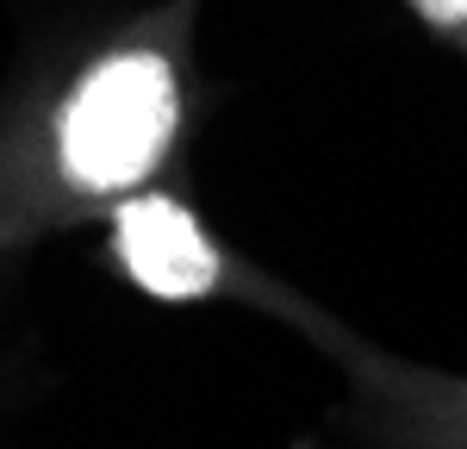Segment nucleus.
<instances>
[{"instance_id":"obj_1","label":"nucleus","mask_w":467,"mask_h":449,"mask_svg":"<svg viewBox=\"0 0 467 449\" xmlns=\"http://www.w3.org/2000/svg\"><path fill=\"white\" fill-rule=\"evenodd\" d=\"M200 0L119 19L0 131V231H44L162 187L193 119Z\"/></svg>"},{"instance_id":"obj_2","label":"nucleus","mask_w":467,"mask_h":449,"mask_svg":"<svg viewBox=\"0 0 467 449\" xmlns=\"http://www.w3.org/2000/svg\"><path fill=\"white\" fill-rule=\"evenodd\" d=\"M107 256L150 299H181V306L187 299H255V306L293 312L318 343L337 337L318 312H306L293 294H281L275 281H262L255 268H244L175 187H144L125 206H112L107 213Z\"/></svg>"},{"instance_id":"obj_3","label":"nucleus","mask_w":467,"mask_h":449,"mask_svg":"<svg viewBox=\"0 0 467 449\" xmlns=\"http://www.w3.org/2000/svg\"><path fill=\"white\" fill-rule=\"evenodd\" d=\"M343 369H349V406L343 424L361 444L380 449H467V374L442 369H411L380 350H368L356 337H330L324 343Z\"/></svg>"},{"instance_id":"obj_4","label":"nucleus","mask_w":467,"mask_h":449,"mask_svg":"<svg viewBox=\"0 0 467 449\" xmlns=\"http://www.w3.org/2000/svg\"><path fill=\"white\" fill-rule=\"evenodd\" d=\"M436 37H449V44H462L467 50V0H405Z\"/></svg>"}]
</instances>
